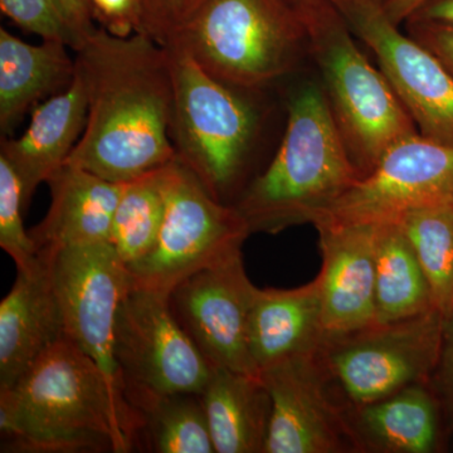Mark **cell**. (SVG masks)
Listing matches in <instances>:
<instances>
[{
    "mask_svg": "<svg viewBox=\"0 0 453 453\" xmlns=\"http://www.w3.org/2000/svg\"><path fill=\"white\" fill-rule=\"evenodd\" d=\"M76 65L88 121L65 164L125 184L177 159L166 49L140 33L122 38L96 27L76 50Z\"/></svg>",
    "mask_w": 453,
    "mask_h": 453,
    "instance_id": "6da1fadb",
    "label": "cell"
},
{
    "mask_svg": "<svg viewBox=\"0 0 453 453\" xmlns=\"http://www.w3.org/2000/svg\"><path fill=\"white\" fill-rule=\"evenodd\" d=\"M2 452L125 453L135 421L96 363L67 336L0 390Z\"/></svg>",
    "mask_w": 453,
    "mask_h": 453,
    "instance_id": "7a4b0ae2",
    "label": "cell"
},
{
    "mask_svg": "<svg viewBox=\"0 0 453 453\" xmlns=\"http://www.w3.org/2000/svg\"><path fill=\"white\" fill-rule=\"evenodd\" d=\"M360 179L321 83L300 86L288 103L285 134L273 162L234 208L252 234H276L316 220Z\"/></svg>",
    "mask_w": 453,
    "mask_h": 453,
    "instance_id": "3957f363",
    "label": "cell"
},
{
    "mask_svg": "<svg viewBox=\"0 0 453 453\" xmlns=\"http://www.w3.org/2000/svg\"><path fill=\"white\" fill-rule=\"evenodd\" d=\"M309 53L360 178L396 142L418 134L380 67L357 44L347 20L330 0H297Z\"/></svg>",
    "mask_w": 453,
    "mask_h": 453,
    "instance_id": "277c9868",
    "label": "cell"
},
{
    "mask_svg": "<svg viewBox=\"0 0 453 453\" xmlns=\"http://www.w3.org/2000/svg\"><path fill=\"white\" fill-rule=\"evenodd\" d=\"M172 47L243 91L279 81L309 52L303 14L292 0H207Z\"/></svg>",
    "mask_w": 453,
    "mask_h": 453,
    "instance_id": "5b68a950",
    "label": "cell"
},
{
    "mask_svg": "<svg viewBox=\"0 0 453 453\" xmlns=\"http://www.w3.org/2000/svg\"><path fill=\"white\" fill-rule=\"evenodd\" d=\"M170 138L177 157L214 198L226 203L243 175L258 119L237 89L208 73L186 50L172 47Z\"/></svg>",
    "mask_w": 453,
    "mask_h": 453,
    "instance_id": "8992f818",
    "label": "cell"
},
{
    "mask_svg": "<svg viewBox=\"0 0 453 453\" xmlns=\"http://www.w3.org/2000/svg\"><path fill=\"white\" fill-rule=\"evenodd\" d=\"M163 177L162 229L153 250L127 270L133 288L168 297L187 277L242 252L251 231L234 205L214 198L178 157Z\"/></svg>",
    "mask_w": 453,
    "mask_h": 453,
    "instance_id": "52a82bcc",
    "label": "cell"
},
{
    "mask_svg": "<svg viewBox=\"0 0 453 453\" xmlns=\"http://www.w3.org/2000/svg\"><path fill=\"white\" fill-rule=\"evenodd\" d=\"M445 319L432 309L327 335L319 357L348 405L371 403L413 384H428L440 357Z\"/></svg>",
    "mask_w": 453,
    "mask_h": 453,
    "instance_id": "ba28073f",
    "label": "cell"
},
{
    "mask_svg": "<svg viewBox=\"0 0 453 453\" xmlns=\"http://www.w3.org/2000/svg\"><path fill=\"white\" fill-rule=\"evenodd\" d=\"M44 253L49 255L65 336L96 363L113 395L134 418L115 359L116 319L133 288L127 265L110 242Z\"/></svg>",
    "mask_w": 453,
    "mask_h": 453,
    "instance_id": "9c48e42d",
    "label": "cell"
},
{
    "mask_svg": "<svg viewBox=\"0 0 453 453\" xmlns=\"http://www.w3.org/2000/svg\"><path fill=\"white\" fill-rule=\"evenodd\" d=\"M425 138L453 146V76L431 50L401 31L372 0H330Z\"/></svg>",
    "mask_w": 453,
    "mask_h": 453,
    "instance_id": "30bf717a",
    "label": "cell"
},
{
    "mask_svg": "<svg viewBox=\"0 0 453 453\" xmlns=\"http://www.w3.org/2000/svg\"><path fill=\"white\" fill-rule=\"evenodd\" d=\"M453 208V146L421 134L396 142L314 225H380L411 211Z\"/></svg>",
    "mask_w": 453,
    "mask_h": 453,
    "instance_id": "8fae6325",
    "label": "cell"
},
{
    "mask_svg": "<svg viewBox=\"0 0 453 453\" xmlns=\"http://www.w3.org/2000/svg\"><path fill=\"white\" fill-rule=\"evenodd\" d=\"M115 359L127 390L201 395L213 368L170 310L168 297L131 288L119 309Z\"/></svg>",
    "mask_w": 453,
    "mask_h": 453,
    "instance_id": "7c38bea8",
    "label": "cell"
},
{
    "mask_svg": "<svg viewBox=\"0 0 453 453\" xmlns=\"http://www.w3.org/2000/svg\"><path fill=\"white\" fill-rule=\"evenodd\" d=\"M259 377L271 396L265 453H359L347 402L318 353L282 360Z\"/></svg>",
    "mask_w": 453,
    "mask_h": 453,
    "instance_id": "4fadbf2b",
    "label": "cell"
},
{
    "mask_svg": "<svg viewBox=\"0 0 453 453\" xmlns=\"http://www.w3.org/2000/svg\"><path fill=\"white\" fill-rule=\"evenodd\" d=\"M257 288L240 252L193 273L170 292L173 315L211 368L259 377L249 342Z\"/></svg>",
    "mask_w": 453,
    "mask_h": 453,
    "instance_id": "5bb4252c",
    "label": "cell"
},
{
    "mask_svg": "<svg viewBox=\"0 0 453 453\" xmlns=\"http://www.w3.org/2000/svg\"><path fill=\"white\" fill-rule=\"evenodd\" d=\"M314 226L323 257L316 277L326 336L377 324L374 225Z\"/></svg>",
    "mask_w": 453,
    "mask_h": 453,
    "instance_id": "9a60e30c",
    "label": "cell"
},
{
    "mask_svg": "<svg viewBox=\"0 0 453 453\" xmlns=\"http://www.w3.org/2000/svg\"><path fill=\"white\" fill-rule=\"evenodd\" d=\"M38 255L35 267L17 271L13 288L0 303V390L14 386L65 336L49 255Z\"/></svg>",
    "mask_w": 453,
    "mask_h": 453,
    "instance_id": "2e32d148",
    "label": "cell"
},
{
    "mask_svg": "<svg viewBox=\"0 0 453 453\" xmlns=\"http://www.w3.org/2000/svg\"><path fill=\"white\" fill-rule=\"evenodd\" d=\"M88 112V89L76 65L73 83L35 109L26 133L3 140L0 155L20 179L25 208L35 189L67 163L85 131Z\"/></svg>",
    "mask_w": 453,
    "mask_h": 453,
    "instance_id": "e0dca14e",
    "label": "cell"
},
{
    "mask_svg": "<svg viewBox=\"0 0 453 453\" xmlns=\"http://www.w3.org/2000/svg\"><path fill=\"white\" fill-rule=\"evenodd\" d=\"M49 213L29 231L38 252L110 242L113 214L124 184L112 183L80 166L65 164L47 181Z\"/></svg>",
    "mask_w": 453,
    "mask_h": 453,
    "instance_id": "ac0fdd59",
    "label": "cell"
},
{
    "mask_svg": "<svg viewBox=\"0 0 453 453\" xmlns=\"http://www.w3.org/2000/svg\"><path fill=\"white\" fill-rule=\"evenodd\" d=\"M349 428L359 453H434L447 434L428 384H413L371 403L348 405Z\"/></svg>",
    "mask_w": 453,
    "mask_h": 453,
    "instance_id": "d6986e66",
    "label": "cell"
},
{
    "mask_svg": "<svg viewBox=\"0 0 453 453\" xmlns=\"http://www.w3.org/2000/svg\"><path fill=\"white\" fill-rule=\"evenodd\" d=\"M325 336L318 277L300 288H257L249 342L259 374L282 360L318 353Z\"/></svg>",
    "mask_w": 453,
    "mask_h": 453,
    "instance_id": "ffe728a7",
    "label": "cell"
},
{
    "mask_svg": "<svg viewBox=\"0 0 453 453\" xmlns=\"http://www.w3.org/2000/svg\"><path fill=\"white\" fill-rule=\"evenodd\" d=\"M68 44L43 40L29 44L0 28V127L3 135L42 98L73 83L76 61Z\"/></svg>",
    "mask_w": 453,
    "mask_h": 453,
    "instance_id": "44dd1931",
    "label": "cell"
},
{
    "mask_svg": "<svg viewBox=\"0 0 453 453\" xmlns=\"http://www.w3.org/2000/svg\"><path fill=\"white\" fill-rule=\"evenodd\" d=\"M217 453H265L271 396L261 377L213 368L201 393Z\"/></svg>",
    "mask_w": 453,
    "mask_h": 453,
    "instance_id": "7402d4cb",
    "label": "cell"
},
{
    "mask_svg": "<svg viewBox=\"0 0 453 453\" xmlns=\"http://www.w3.org/2000/svg\"><path fill=\"white\" fill-rule=\"evenodd\" d=\"M135 418V449L154 453H214L207 416L196 393L127 390Z\"/></svg>",
    "mask_w": 453,
    "mask_h": 453,
    "instance_id": "603a6c76",
    "label": "cell"
},
{
    "mask_svg": "<svg viewBox=\"0 0 453 453\" xmlns=\"http://www.w3.org/2000/svg\"><path fill=\"white\" fill-rule=\"evenodd\" d=\"M374 226L377 323L403 320L434 309L427 279L403 228L396 222Z\"/></svg>",
    "mask_w": 453,
    "mask_h": 453,
    "instance_id": "cb8c5ba5",
    "label": "cell"
},
{
    "mask_svg": "<svg viewBox=\"0 0 453 453\" xmlns=\"http://www.w3.org/2000/svg\"><path fill=\"white\" fill-rule=\"evenodd\" d=\"M163 169H155L124 184L113 214L110 243L127 267L153 250L165 216Z\"/></svg>",
    "mask_w": 453,
    "mask_h": 453,
    "instance_id": "d4e9b609",
    "label": "cell"
},
{
    "mask_svg": "<svg viewBox=\"0 0 453 453\" xmlns=\"http://www.w3.org/2000/svg\"><path fill=\"white\" fill-rule=\"evenodd\" d=\"M421 265L434 309L453 314V208L411 211L396 220Z\"/></svg>",
    "mask_w": 453,
    "mask_h": 453,
    "instance_id": "484cf974",
    "label": "cell"
},
{
    "mask_svg": "<svg viewBox=\"0 0 453 453\" xmlns=\"http://www.w3.org/2000/svg\"><path fill=\"white\" fill-rule=\"evenodd\" d=\"M23 190L16 170L0 155V247L16 264L17 271L31 270L40 255L23 225Z\"/></svg>",
    "mask_w": 453,
    "mask_h": 453,
    "instance_id": "4316f807",
    "label": "cell"
},
{
    "mask_svg": "<svg viewBox=\"0 0 453 453\" xmlns=\"http://www.w3.org/2000/svg\"><path fill=\"white\" fill-rule=\"evenodd\" d=\"M3 13L25 31L40 35L42 41H62L74 50L58 0H0Z\"/></svg>",
    "mask_w": 453,
    "mask_h": 453,
    "instance_id": "83f0119b",
    "label": "cell"
},
{
    "mask_svg": "<svg viewBox=\"0 0 453 453\" xmlns=\"http://www.w3.org/2000/svg\"><path fill=\"white\" fill-rule=\"evenodd\" d=\"M207 0H142V35L169 49Z\"/></svg>",
    "mask_w": 453,
    "mask_h": 453,
    "instance_id": "f1b7e54d",
    "label": "cell"
},
{
    "mask_svg": "<svg viewBox=\"0 0 453 453\" xmlns=\"http://www.w3.org/2000/svg\"><path fill=\"white\" fill-rule=\"evenodd\" d=\"M92 19L116 37L142 35V0H88Z\"/></svg>",
    "mask_w": 453,
    "mask_h": 453,
    "instance_id": "f546056e",
    "label": "cell"
},
{
    "mask_svg": "<svg viewBox=\"0 0 453 453\" xmlns=\"http://www.w3.org/2000/svg\"><path fill=\"white\" fill-rule=\"evenodd\" d=\"M440 403L447 434L453 432V314L445 319L437 365L428 381Z\"/></svg>",
    "mask_w": 453,
    "mask_h": 453,
    "instance_id": "4dcf8cb0",
    "label": "cell"
},
{
    "mask_svg": "<svg viewBox=\"0 0 453 453\" xmlns=\"http://www.w3.org/2000/svg\"><path fill=\"white\" fill-rule=\"evenodd\" d=\"M404 29L411 37L431 50L453 76V25L407 20Z\"/></svg>",
    "mask_w": 453,
    "mask_h": 453,
    "instance_id": "1f68e13d",
    "label": "cell"
},
{
    "mask_svg": "<svg viewBox=\"0 0 453 453\" xmlns=\"http://www.w3.org/2000/svg\"><path fill=\"white\" fill-rule=\"evenodd\" d=\"M58 2L68 28L73 33L74 50H76L89 33L96 28L92 23L94 19L89 11L88 0H58Z\"/></svg>",
    "mask_w": 453,
    "mask_h": 453,
    "instance_id": "d6a6232c",
    "label": "cell"
},
{
    "mask_svg": "<svg viewBox=\"0 0 453 453\" xmlns=\"http://www.w3.org/2000/svg\"><path fill=\"white\" fill-rule=\"evenodd\" d=\"M407 20H422V22H438L453 25V0H427Z\"/></svg>",
    "mask_w": 453,
    "mask_h": 453,
    "instance_id": "836d02e7",
    "label": "cell"
},
{
    "mask_svg": "<svg viewBox=\"0 0 453 453\" xmlns=\"http://www.w3.org/2000/svg\"><path fill=\"white\" fill-rule=\"evenodd\" d=\"M427 0H387L383 5L387 16L395 25H404L408 18L413 16Z\"/></svg>",
    "mask_w": 453,
    "mask_h": 453,
    "instance_id": "e575fe53",
    "label": "cell"
},
{
    "mask_svg": "<svg viewBox=\"0 0 453 453\" xmlns=\"http://www.w3.org/2000/svg\"><path fill=\"white\" fill-rule=\"evenodd\" d=\"M372 2L378 3V4L384 5L386 4L387 0H372Z\"/></svg>",
    "mask_w": 453,
    "mask_h": 453,
    "instance_id": "d590c367",
    "label": "cell"
},
{
    "mask_svg": "<svg viewBox=\"0 0 453 453\" xmlns=\"http://www.w3.org/2000/svg\"><path fill=\"white\" fill-rule=\"evenodd\" d=\"M292 2H295V3H296V2H297V0H292Z\"/></svg>",
    "mask_w": 453,
    "mask_h": 453,
    "instance_id": "8d00e7d4",
    "label": "cell"
}]
</instances>
